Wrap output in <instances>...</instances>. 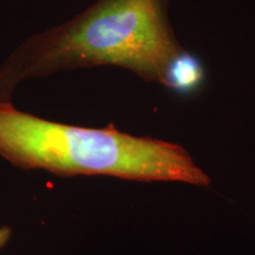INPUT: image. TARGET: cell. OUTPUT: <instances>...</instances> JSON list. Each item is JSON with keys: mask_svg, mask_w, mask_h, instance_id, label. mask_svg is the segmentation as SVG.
I'll return each mask as SVG.
<instances>
[{"mask_svg": "<svg viewBox=\"0 0 255 255\" xmlns=\"http://www.w3.org/2000/svg\"><path fill=\"white\" fill-rule=\"evenodd\" d=\"M168 0H98L68 23L30 37L0 66V103L20 82L62 70L111 65L163 84L181 47Z\"/></svg>", "mask_w": 255, "mask_h": 255, "instance_id": "6da1fadb", "label": "cell"}, {"mask_svg": "<svg viewBox=\"0 0 255 255\" xmlns=\"http://www.w3.org/2000/svg\"><path fill=\"white\" fill-rule=\"evenodd\" d=\"M9 238H11V229L7 227H0V248L7 244Z\"/></svg>", "mask_w": 255, "mask_h": 255, "instance_id": "277c9868", "label": "cell"}, {"mask_svg": "<svg viewBox=\"0 0 255 255\" xmlns=\"http://www.w3.org/2000/svg\"><path fill=\"white\" fill-rule=\"evenodd\" d=\"M0 156L23 169L108 175L135 181H177L208 186L210 178L175 143L117 130L69 126L0 103Z\"/></svg>", "mask_w": 255, "mask_h": 255, "instance_id": "7a4b0ae2", "label": "cell"}, {"mask_svg": "<svg viewBox=\"0 0 255 255\" xmlns=\"http://www.w3.org/2000/svg\"><path fill=\"white\" fill-rule=\"evenodd\" d=\"M203 78L205 70L200 59L182 50L169 63L163 85L180 94H189L200 87Z\"/></svg>", "mask_w": 255, "mask_h": 255, "instance_id": "3957f363", "label": "cell"}]
</instances>
